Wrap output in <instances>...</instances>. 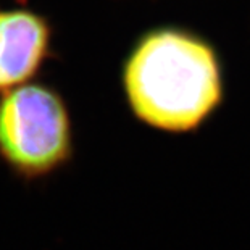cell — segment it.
I'll list each match as a JSON object with an SVG mask.
<instances>
[{"label":"cell","instance_id":"cell-2","mask_svg":"<svg viewBox=\"0 0 250 250\" xmlns=\"http://www.w3.org/2000/svg\"><path fill=\"white\" fill-rule=\"evenodd\" d=\"M76 132L71 107L58 87L33 81L0 94V163L26 186L71 167Z\"/></svg>","mask_w":250,"mask_h":250},{"label":"cell","instance_id":"cell-1","mask_svg":"<svg viewBox=\"0 0 250 250\" xmlns=\"http://www.w3.org/2000/svg\"><path fill=\"white\" fill-rule=\"evenodd\" d=\"M120 86L137 123L163 134H189L221 105V63L200 34L176 24L153 26L127 49Z\"/></svg>","mask_w":250,"mask_h":250},{"label":"cell","instance_id":"cell-3","mask_svg":"<svg viewBox=\"0 0 250 250\" xmlns=\"http://www.w3.org/2000/svg\"><path fill=\"white\" fill-rule=\"evenodd\" d=\"M49 17L31 7H0V94L33 83L57 58Z\"/></svg>","mask_w":250,"mask_h":250}]
</instances>
